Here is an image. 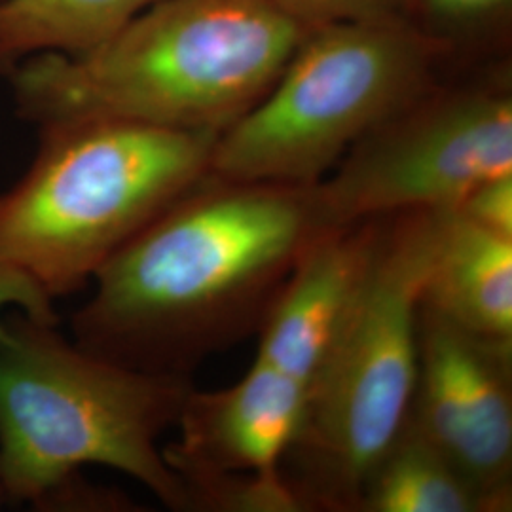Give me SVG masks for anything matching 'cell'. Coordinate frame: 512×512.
Listing matches in <instances>:
<instances>
[{"instance_id":"1","label":"cell","mask_w":512,"mask_h":512,"mask_svg":"<svg viewBox=\"0 0 512 512\" xmlns=\"http://www.w3.org/2000/svg\"><path fill=\"white\" fill-rule=\"evenodd\" d=\"M321 232L310 184L207 173L101 266L74 313L73 340L118 365L190 376L258 332Z\"/></svg>"},{"instance_id":"2","label":"cell","mask_w":512,"mask_h":512,"mask_svg":"<svg viewBox=\"0 0 512 512\" xmlns=\"http://www.w3.org/2000/svg\"><path fill=\"white\" fill-rule=\"evenodd\" d=\"M306 35L268 0H160L90 52L35 55L6 78L38 128L107 118L222 133Z\"/></svg>"},{"instance_id":"3","label":"cell","mask_w":512,"mask_h":512,"mask_svg":"<svg viewBox=\"0 0 512 512\" xmlns=\"http://www.w3.org/2000/svg\"><path fill=\"white\" fill-rule=\"evenodd\" d=\"M0 342V486L16 503L65 509L80 471L101 465L190 511L160 439L175 427L190 376L112 363L61 336L57 323L12 310Z\"/></svg>"},{"instance_id":"4","label":"cell","mask_w":512,"mask_h":512,"mask_svg":"<svg viewBox=\"0 0 512 512\" xmlns=\"http://www.w3.org/2000/svg\"><path fill=\"white\" fill-rule=\"evenodd\" d=\"M450 211L380 219L365 279L308 389L283 465L300 511L357 512L366 476L408 420L420 310Z\"/></svg>"},{"instance_id":"5","label":"cell","mask_w":512,"mask_h":512,"mask_svg":"<svg viewBox=\"0 0 512 512\" xmlns=\"http://www.w3.org/2000/svg\"><path fill=\"white\" fill-rule=\"evenodd\" d=\"M38 129L33 164L0 192V264L52 300L82 289L200 183L220 135L107 118Z\"/></svg>"},{"instance_id":"6","label":"cell","mask_w":512,"mask_h":512,"mask_svg":"<svg viewBox=\"0 0 512 512\" xmlns=\"http://www.w3.org/2000/svg\"><path fill=\"white\" fill-rule=\"evenodd\" d=\"M440 52L412 21L311 29L270 92L217 137L209 173L319 183L368 131L433 90Z\"/></svg>"},{"instance_id":"7","label":"cell","mask_w":512,"mask_h":512,"mask_svg":"<svg viewBox=\"0 0 512 512\" xmlns=\"http://www.w3.org/2000/svg\"><path fill=\"white\" fill-rule=\"evenodd\" d=\"M505 173H512L511 93L431 90L349 148L310 184L311 198L329 230L408 211H450Z\"/></svg>"},{"instance_id":"8","label":"cell","mask_w":512,"mask_h":512,"mask_svg":"<svg viewBox=\"0 0 512 512\" xmlns=\"http://www.w3.org/2000/svg\"><path fill=\"white\" fill-rule=\"evenodd\" d=\"M308 387L256 361L219 391H192L164 448L190 511L298 512L283 465L298 437Z\"/></svg>"},{"instance_id":"9","label":"cell","mask_w":512,"mask_h":512,"mask_svg":"<svg viewBox=\"0 0 512 512\" xmlns=\"http://www.w3.org/2000/svg\"><path fill=\"white\" fill-rule=\"evenodd\" d=\"M408 421L467 476L488 512L511 511L512 340L461 329L421 302Z\"/></svg>"},{"instance_id":"10","label":"cell","mask_w":512,"mask_h":512,"mask_svg":"<svg viewBox=\"0 0 512 512\" xmlns=\"http://www.w3.org/2000/svg\"><path fill=\"white\" fill-rule=\"evenodd\" d=\"M378 230L380 219L363 220L311 241L258 329L256 361L310 389L353 308Z\"/></svg>"},{"instance_id":"11","label":"cell","mask_w":512,"mask_h":512,"mask_svg":"<svg viewBox=\"0 0 512 512\" xmlns=\"http://www.w3.org/2000/svg\"><path fill=\"white\" fill-rule=\"evenodd\" d=\"M423 304L461 329L512 340V238L450 213Z\"/></svg>"},{"instance_id":"12","label":"cell","mask_w":512,"mask_h":512,"mask_svg":"<svg viewBox=\"0 0 512 512\" xmlns=\"http://www.w3.org/2000/svg\"><path fill=\"white\" fill-rule=\"evenodd\" d=\"M160 0H2L0 74L42 54L80 55Z\"/></svg>"},{"instance_id":"13","label":"cell","mask_w":512,"mask_h":512,"mask_svg":"<svg viewBox=\"0 0 512 512\" xmlns=\"http://www.w3.org/2000/svg\"><path fill=\"white\" fill-rule=\"evenodd\" d=\"M357 512H488L467 476L406 420L368 473Z\"/></svg>"},{"instance_id":"14","label":"cell","mask_w":512,"mask_h":512,"mask_svg":"<svg viewBox=\"0 0 512 512\" xmlns=\"http://www.w3.org/2000/svg\"><path fill=\"white\" fill-rule=\"evenodd\" d=\"M308 31L330 25L410 21L418 0H268Z\"/></svg>"},{"instance_id":"15","label":"cell","mask_w":512,"mask_h":512,"mask_svg":"<svg viewBox=\"0 0 512 512\" xmlns=\"http://www.w3.org/2000/svg\"><path fill=\"white\" fill-rule=\"evenodd\" d=\"M456 213L480 228L512 238V173L475 186L456 207Z\"/></svg>"},{"instance_id":"16","label":"cell","mask_w":512,"mask_h":512,"mask_svg":"<svg viewBox=\"0 0 512 512\" xmlns=\"http://www.w3.org/2000/svg\"><path fill=\"white\" fill-rule=\"evenodd\" d=\"M12 310L23 311L35 319L57 323L54 300L29 277L0 264V342L8 336L6 315Z\"/></svg>"},{"instance_id":"17","label":"cell","mask_w":512,"mask_h":512,"mask_svg":"<svg viewBox=\"0 0 512 512\" xmlns=\"http://www.w3.org/2000/svg\"><path fill=\"white\" fill-rule=\"evenodd\" d=\"M440 18L473 19L503 8L509 0H418Z\"/></svg>"},{"instance_id":"18","label":"cell","mask_w":512,"mask_h":512,"mask_svg":"<svg viewBox=\"0 0 512 512\" xmlns=\"http://www.w3.org/2000/svg\"><path fill=\"white\" fill-rule=\"evenodd\" d=\"M2 499H4V492H2V486H0V503H2Z\"/></svg>"},{"instance_id":"19","label":"cell","mask_w":512,"mask_h":512,"mask_svg":"<svg viewBox=\"0 0 512 512\" xmlns=\"http://www.w3.org/2000/svg\"><path fill=\"white\" fill-rule=\"evenodd\" d=\"M0 2H2V0H0Z\"/></svg>"}]
</instances>
